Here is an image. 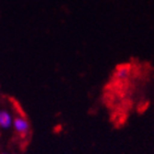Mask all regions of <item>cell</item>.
Returning a JSON list of instances; mask_svg holds the SVG:
<instances>
[{
  "label": "cell",
  "instance_id": "6da1fadb",
  "mask_svg": "<svg viewBox=\"0 0 154 154\" xmlns=\"http://www.w3.org/2000/svg\"><path fill=\"white\" fill-rule=\"evenodd\" d=\"M14 128L21 135H26L28 130H29V123L26 122V120L22 118H16L14 119Z\"/></svg>",
  "mask_w": 154,
  "mask_h": 154
},
{
  "label": "cell",
  "instance_id": "7a4b0ae2",
  "mask_svg": "<svg viewBox=\"0 0 154 154\" xmlns=\"http://www.w3.org/2000/svg\"><path fill=\"white\" fill-rule=\"evenodd\" d=\"M129 74H130V66L129 65H121L117 67L115 77L119 80H125V78H128Z\"/></svg>",
  "mask_w": 154,
  "mask_h": 154
},
{
  "label": "cell",
  "instance_id": "3957f363",
  "mask_svg": "<svg viewBox=\"0 0 154 154\" xmlns=\"http://www.w3.org/2000/svg\"><path fill=\"white\" fill-rule=\"evenodd\" d=\"M11 125V118L7 111H0V125L2 128H9Z\"/></svg>",
  "mask_w": 154,
  "mask_h": 154
}]
</instances>
